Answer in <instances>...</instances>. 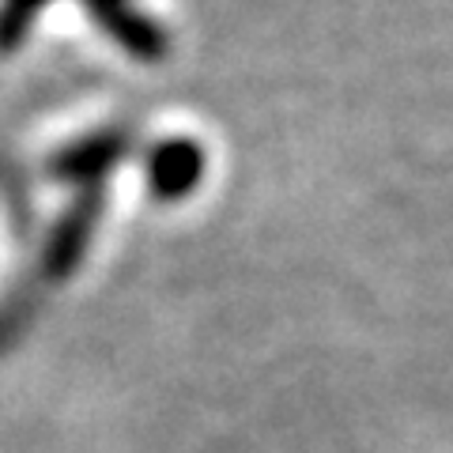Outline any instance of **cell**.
I'll use <instances>...</instances> for the list:
<instances>
[{
  "label": "cell",
  "instance_id": "obj_1",
  "mask_svg": "<svg viewBox=\"0 0 453 453\" xmlns=\"http://www.w3.org/2000/svg\"><path fill=\"white\" fill-rule=\"evenodd\" d=\"M98 216H103V189H88L57 219L50 242L42 250V268H46L50 280H68L80 268V261L88 257V246L95 238Z\"/></svg>",
  "mask_w": 453,
  "mask_h": 453
},
{
  "label": "cell",
  "instance_id": "obj_2",
  "mask_svg": "<svg viewBox=\"0 0 453 453\" xmlns=\"http://www.w3.org/2000/svg\"><path fill=\"white\" fill-rule=\"evenodd\" d=\"M201 170H204L201 148L189 144V140H166L148 159V186L163 201H178L201 181Z\"/></svg>",
  "mask_w": 453,
  "mask_h": 453
},
{
  "label": "cell",
  "instance_id": "obj_3",
  "mask_svg": "<svg viewBox=\"0 0 453 453\" xmlns=\"http://www.w3.org/2000/svg\"><path fill=\"white\" fill-rule=\"evenodd\" d=\"M83 4H88L95 23L103 27L113 42H121L129 53L144 57V61H155V57L163 53L166 42L159 35V27L148 23L140 12H133L129 0H83Z\"/></svg>",
  "mask_w": 453,
  "mask_h": 453
},
{
  "label": "cell",
  "instance_id": "obj_4",
  "mask_svg": "<svg viewBox=\"0 0 453 453\" xmlns=\"http://www.w3.org/2000/svg\"><path fill=\"white\" fill-rule=\"evenodd\" d=\"M121 155H125V136L110 129V133H95V136L76 140L73 148H65L57 155L50 170L65 181H83V186H91V181L103 178Z\"/></svg>",
  "mask_w": 453,
  "mask_h": 453
},
{
  "label": "cell",
  "instance_id": "obj_5",
  "mask_svg": "<svg viewBox=\"0 0 453 453\" xmlns=\"http://www.w3.org/2000/svg\"><path fill=\"white\" fill-rule=\"evenodd\" d=\"M50 0H0V53L19 50Z\"/></svg>",
  "mask_w": 453,
  "mask_h": 453
}]
</instances>
